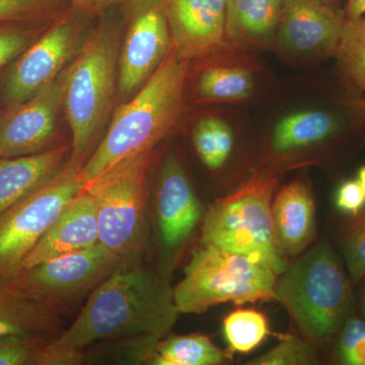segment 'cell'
<instances>
[{
	"instance_id": "2",
	"label": "cell",
	"mask_w": 365,
	"mask_h": 365,
	"mask_svg": "<svg viewBox=\"0 0 365 365\" xmlns=\"http://www.w3.org/2000/svg\"><path fill=\"white\" fill-rule=\"evenodd\" d=\"M187 72L188 62L170 48L134 98L114 112L106 135L79 172L85 186L127 158L153 150L169 135L184 107Z\"/></svg>"
},
{
	"instance_id": "26",
	"label": "cell",
	"mask_w": 365,
	"mask_h": 365,
	"mask_svg": "<svg viewBox=\"0 0 365 365\" xmlns=\"http://www.w3.org/2000/svg\"><path fill=\"white\" fill-rule=\"evenodd\" d=\"M223 334L232 351L246 354L267 338L268 321L256 309H235L223 321Z\"/></svg>"
},
{
	"instance_id": "11",
	"label": "cell",
	"mask_w": 365,
	"mask_h": 365,
	"mask_svg": "<svg viewBox=\"0 0 365 365\" xmlns=\"http://www.w3.org/2000/svg\"><path fill=\"white\" fill-rule=\"evenodd\" d=\"M163 1L143 0L126 4L133 13L118 66V93L123 98L143 88L172 48Z\"/></svg>"
},
{
	"instance_id": "1",
	"label": "cell",
	"mask_w": 365,
	"mask_h": 365,
	"mask_svg": "<svg viewBox=\"0 0 365 365\" xmlns=\"http://www.w3.org/2000/svg\"><path fill=\"white\" fill-rule=\"evenodd\" d=\"M167 280L137 261H123L90 294L72 325L43 346L36 365L78 364L86 348L115 342L148 361L178 318Z\"/></svg>"
},
{
	"instance_id": "24",
	"label": "cell",
	"mask_w": 365,
	"mask_h": 365,
	"mask_svg": "<svg viewBox=\"0 0 365 365\" xmlns=\"http://www.w3.org/2000/svg\"><path fill=\"white\" fill-rule=\"evenodd\" d=\"M253 76L237 66H213L199 78L197 91L208 102H237L248 98L253 91Z\"/></svg>"
},
{
	"instance_id": "10",
	"label": "cell",
	"mask_w": 365,
	"mask_h": 365,
	"mask_svg": "<svg viewBox=\"0 0 365 365\" xmlns=\"http://www.w3.org/2000/svg\"><path fill=\"white\" fill-rule=\"evenodd\" d=\"M76 11L62 14L14 62L4 83V98L13 108L55 81L71 63L83 44Z\"/></svg>"
},
{
	"instance_id": "14",
	"label": "cell",
	"mask_w": 365,
	"mask_h": 365,
	"mask_svg": "<svg viewBox=\"0 0 365 365\" xmlns=\"http://www.w3.org/2000/svg\"><path fill=\"white\" fill-rule=\"evenodd\" d=\"M345 20L344 11L327 0H284L278 29L288 49L334 56Z\"/></svg>"
},
{
	"instance_id": "5",
	"label": "cell",
	"mask_w": 365,
	"mask_h": 365,
	"mask_svg": "<svg viewBox=\"0 0 365 365\" xmlns=\"http://www.w3.org/2000/svg\"><path fill=\"white\" fill-rule=\"evenodd\" d=\"M276 282V273L264 262L202 242L173 292L180 314H202L225 302L277 299Z\"/></svg>"
},
{
	"instance_id": "8",
	"label": "cell",
	"mask_w": 365,
	"mask_h": 365,
	"mask_svg": "<svg viewBox=\"0 0 365 365\" xmlns=\"http://www.w3.org/2000/svg\"><path fill=\"white\" fill-rule=\"evenodd\" d=\"M78 174L66 163L54 179L0 215L1 277L20 272L29 253L83 189Z\"/></svg>"
},
{
	"instance_id": "39",
	"label": "cell",
	"mask_w": 365,
	"mask_h": 365,
	"mask_svg": "<svg viewBox=\"0 0 365 365\" xmlns=\"http://www.w3.org/2000/svg\"><path fill=\"white\" fill-rule=\"evenodd\" d=\"M327 1L331 2V4H337V6H339L340 0H327Z\"/></svg>"
},
{
	"instance_id": "30",
	"label": "cell",
	"mask_w": 365,
	"mask_h": 365,
	"mask_svg": "<svg viewBox=\"0 0 365 365\" xmlns=\"http://www.w3.org/2000/svg\"><path fill=\"white\" fill-rule=\"evenodd\" d=\"M66 0H0V23L35 20L56 14Z\"/></svg>"
},
{
	"instance_id": "23",
	"label": "cell",
	"mask_w": 365,
	"mask_h": 365,
	"mask_svg": "<svg viewBox=\"0 0 365 365\" xmlns=\"http://www.w3.org/2000/svg\"><path fill=\"white\" fill-rule=\"evenodd\" d=\"M341 76L352 90L365 91V14L347 19L335 54Z\"/></svg>"
},
{
	"instance_id": "9",
	"label": "cell",
	"mask_w": 365,
	"mask_h": 365,
	"mask_svg": "<svg viewBox=\"0 0 365 365\" xmlns=\"http://www.w3.org/2000/svg\"><path fill=\"white\" fill-rule=\"evenodd\" d=\"M122 262L98 242L91 248L21 269L11 278L26 294L63 314L66 307L91 294Z\"/></svg>"
},
{
	"instance_id": "29",
	"label": "cell",
	"mask_w": 365,
	"mask_h": 365,
	"mask_svg": "<svg viewBox=\"0 0 365 365\" xmlns=\"http://www.w3.org/2000/svg\"><path fill=\"white\" fill-rule=\"evenodd\" d=\"M338 335L337 354L341 364L365 365L364 319L350 316Z\"/></svg>"
},
{
	"instance_id": "15",
	"label": "cell",
	"mask_w": 365,
	"mask_h": 365,
	"mask_svg": "<svg viewBox=\"0 0 365 365\" xmlns=\"http://www.w3.org/2000/svg\"><path fill=\"white\" fill-rule=\"evenodd\" d=\"M157 217L163 245L182 246L201 218V206L181 162L174 155L163 160L157 190Z\"/></svg>"
},
{
	"instance_id": "28",
	"label": "cell",
	"mask_w": 365,
	"mask_h": 365,
	"mask_svg": "<svg viewBox=\"0 0 365 365\" xmlns=\"http://www.w3.org/2000/svg\"><path fill=\"white\" fill-rule=\"evenodd\" d=\"M354 217L343 235L342 252L350 279L359 282L365 277V211Z\"/></svg>"
},
{
	"instance_id": "4",
	"label": "cell",
	"mask_w": 365,
	"mask_h": 365,
	"mask_svg": "<svg viewBox=\"0 0 365 365\" xmlns=\"http://www.w3.org/2000/svg\"><path fill=\"white\" fill-rule=\"evenodd\" d=\"M276 282V297L314 343H327L339 334L350 317L349 279L328 244H321L287 268Z\"/></svg>"
},
{
	"instance_id": "20",
	"label": "cell",
	"mask_w": 365,
	"mask_h": 365,
	"mask_svg": "<svg viewBox=\"0 0 365 365\" xmlns=\"http://www.w3.org/2000/svg\"><path fill=\"white\" fill-rule=\"evenodd\" d=\"M344 119L332 112L311 110L282 118L272 134L276 153H287L336 140L344 134Z\"/></svg>"
},
{
	"instance_id": "37",
	"label": "cell",
	"mask_w": 365,
	"mask_h": 365,
	"mask_svg": "<svg viewBox=\"0 0 365 365\" xmlns=\"http://www.w3.org/2000/svg\"><path fill=\"white\" fill-rule=\"evenodd\" d=\"M357 180L361 185L362 188L364 189L365 191V165L364 167L360 168L359 170V177H357Z\"/></svg>"
},
{
	"instance_id": "33",
	"label": "cell",
	"mask_w": 365,
	"mask_h": 365,
	"mask_svg": "<svg viewBox=\"0 0 365 365\" xmlns=\"http://www.w3.org/2000/svg\"><path fill=\"white\" fill-rule=\"evenodd\" d=\"M336 205L343 212L359 215L365 206V191L359 180H348L341 185L336 195Z\"/></svg>"
},
{
	"instance_id": "25",
	"label": "cell",
	"mask_w": 365,
	"mask_h": 365,
	"mask_svg": "<svg viewBox=\"0 0 365 365\" xmlns=\"http://www.w3.org/2000/svg\"><path fill=\"white\" fill-rule=\"evenodd\" d=\"M193 143L204 165L209 170H216L223 167L232 155L234 132L220 118H202L194 127Z\"/></svg>"
},
{
	"instance_id": "35",
	"label": "cell",
	"mask_w": 365,
	"mask_h": 365,
	"mask_svg": "<svg viewBox=\"0 0 365 365\" xmlns=\"http://www.w3.org/2000/svg\"><path fill=\"white\" fill-rule=\"evenodd\" d=\"M347 19H355L365 14V0H347L344 9Z\"/></svg>"
},
{
	"instance_id": "16",
	"label": "cell",
	"mask_w": 365,
	"mask_h": 365,
	"mask_svg": "<svg viewBox=\"0 0 365 365\" xmlns=\"http://www.w3.org/2000/svg\"><path fill=\"white\" fill-rule=\"evenodd\" d=\"M98 242L95 202L90 194L83 189L67 204L56 222L29 253L21 269L91 248Z\"/></svg>"
},
{
	"instance_id": "7",
	"label": "cell",
	"mask_w": 365,
	"mask_h": 365,
	"mask_svg": "<svg viewBox=\"0 0 365 365\" xmlns=\"http://www.w3.org/2000/svg\"><path fill=\"white\" fill-rule=\"evenodd\" d=\"M155 153L118 163L83 187L93 199L98 242L123 261H137L143 249L146 185Z\"/></svg>"
},
{
	"instance_id": "18",
	"label": "cell",
	"mask_w": 365,
	"mask_h": 365,
	"mask_svg": "<svg viewBox=\"0 0 365 365\" xmlns=\"http://www.w3.org/2000/svg\"><path fill=\"white\" fill-rule=\"evenodd\" d=\"M71 155L67 145L35 155L0 158V215L54 179Z\"/></svg>"
},
{
	"instance_id": "22",
	"label": "cell",
	"mask_w": 365,
	"mask_h": 365,
	"mask_svg": "<svg viewBox=\"0 0 365 365\" xmlns=\"http://www.w3.org/2000/svg\"><path fill=\"white\" fill-rule=\"evenodd\" d=\"M223 356L207 336L190 334L160 340L148 361L155 365H215L222 364Z\"/></svg>"
},
{
	"instance_id": "38",
	"label": "cell",
	"mask_w": 365,
	"mask_h": 365,
	"mask_svg": "<svg viewBox=\"0 0 365 365\" xmlns=\"http://www.w3.org/2000/svg\"><path fill=\"white\" fill-rule=\"evenodd\" d=\"M362 313H364V316L365 318V294L364 297V302H362Z\"/></svg>"
},
{
	"instance_id": "12",
	"label": "cell",
	"mask_w": 365,
	"mask_h": 365,
	"mask_svg": "<svg viewBox=\"0 0 365 365\" xmlns=\"http://www.w3.org/2000/svg\"><path fill=\"white\" fill-rule=\"evenodd\" d=\"M61 108L63 83L60 74L0 119V158L24 157L49 150Z\"/></svg>"
},
{
	"instance_id": "13",
	"label": "cell",
	"mask_w": 365,
	"mask_h": 365,
	"mask_svg": "<svg viewBox=\"0 0 365 365\" xmlns=\"http://www.w3.org/2000/svg\"><path fill=\"white\" fill-rule=\"evenodd\" d=\"M163 7L172 49L182 61L207 57L230 40L227 0H165Z\"/></svg>"
},
{
	"instance_id": "31",
	"label": "cell",
	"mask_w": 365,
	"mask_h": 365,
	"mask_svg": "<svg viewBox=\"0 0 365 365\" xmlns=\"http://www.w3.org/2000/svg\"><path fill=\"white\" fill-rule=\"evenodd\" d=\"M47 341L29 338L0 340V365H34Z\"/></svg>"
},
{
	"instance_id": "3",
	"label": "cell",
	"mask_w": 365,
	"mask_h": 365,
	"mask_svg": "<svg viewBox=\"0 0 365 365\" xmlns=\"http://www.w3.org/2000/svg\"><path fill=\"white\" fill-rule=\"evenodd\" d=\"M119 26L103 21L83 39L61 73L63 108L72 141L67 165L81 172L97 148L118 93Z\"/></svg>"
},
{
	"instance_id": "17",
	"label": "cell",
	"mask_w": 365,
	"mask_h": 365,
	"mask_svg": "<svg viewBox=\"0 0 365 365\" xmlns=\"http://www.w3.org/2000/svg\"><path fill=\"white\" fill-rule=\"evenodd\" d=\"M62 314L31 297L13 278L0 276V340L29 338L50 341L61 333Z\"/></svg>"
},
{
	"instance_id": "36",
	"label": "cell",
	"mask_w": 365,
	"mask_h": 365,
	"mask_svg": "<svg viewBox=\"0 0 365 365\" xmlns=\"http://www.w3.org/2000/svg\"><path fill=\"white\" fill-rule=\"evenodd\" d=\"M350 103H351L357 117L365 122V98H352L350 100Z\"/></svg>"
},
{
	"instance_id": "21",
	"label": "cell",
	"mask_w": 365,
	"mask_h": 365,
	"mask_svg": "<svg viewBox=\"0 0 365 365\" xmlns=\"http://www.w3.org/2000/svg\"><path fill=\"white\" fill-rule=\"evenodd\" d=\"M284 0H227L228 39L247 45L268 42L279 28Z\"/></svg>"
},
{
	"instance_id": "19",
	"label": "cell",
	"mask_w": 365,
	"mask_h": 365,
	"mask_svg": "<svg viewBox=\"0 0 365 365\" xmlns=\"http://www.w3.org/2000/svg\"><path fill=\"white\" fill-rule=\"evenodd\" d=\"M271 212L281 252L290 256L302 253L316 232L314 199L307 185L300 181L285 185L276 195Z\"/></svg>"
},
{
	"instance_id": "34",
	"label": "cell",
	"mask_w": 365,
	"mask_h": 365,
	"mask_svg": "<svg viewBox=\"0 0 365 365\" xmlns=\"http://www.w3.org/2000/svg\"><path fill=\"white\" fill-rule=\"evenodd\" d=\"M71 4L72 9L81 14H98L117 4H130L143 0H66Z\"/></svg>"
},
{
	"instance_id": "6",
	"label": "cell",
	"mask_w": 365,
	"mask_h": 365,
	"mask_svg": "<svg viewBox=\"0 0 365 365\" xmlns=\"http://www.w3.org/2000/svg\"><path fill=\"white\" fill-rule=\"evenodd\" d=\"M276 178L257 173L241 189L216 201L204 218L202 242L247 255L267 264L276 275L288 268L274 234L271 197Z\"/></svg>"
},
{
	"instance_id": "32",
	"label": "cell",
	"mask_w": 365,
	"mask_h": 365,
	"mask_svg": "<svg viewBox=\"0 0 365 365\" xmlns=\"http://www.w3.org/2000/svg\"><path fill=\"white\" fill-rule=\"evenodd\" d=\"M35 31L0 26V69L18 59L35 42Z\"/></svg>"
},
{
	"instance_id": "27",
	"label": "cell",
	"mask_w": 365,
	"mask_h": 365,
	"mask_svg": "<svg viewBox=\"0 0 365 365\" xmlns=\"http://www.w3.org/2000/svg\"><path fill=\"white\" fill-rule=\"evenodd\" d=\"M316 361V352L311 345L299 337L287 335L282 336L275 347L254 359L251 364L307 365Z\"/></svg>"
}]
</instances>
